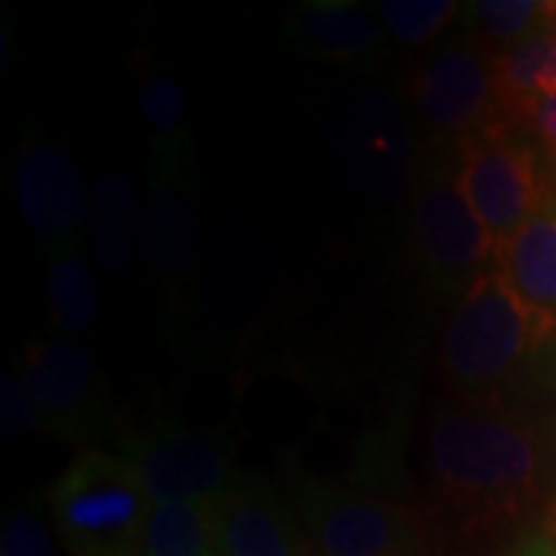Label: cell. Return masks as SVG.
Here are the masks:
<instances>
[{
  "label": "cell",
  "instance_id": "obj_17",
  "mask_svg": "<svg viewBox=\"0 0 556 556\" xmlns=\"http://www.w3.org/2000/svg\"><path fill=\"white\" fill-rule=\"evenodd\" d=\"M43 300L53 328L62 334H87L100 318V291L93 281V266L84 260L78 244L56 248L43 276Z\"/></svg>",
  "mask_w": 556,
  "mask_h": 556
},
{
  "label": "cell",
  "instance_id": "obj_1",
  "mask_svg": "<svg viewBox=\"0 0 556 556\" xmlns=\"http://www.w3.org/2000/svg\"><path fill=\"white\" fill-rule=\"evenodd\" d=\"M437 492L473 522L517 514L541 479V442L526 417L489 402L445 405L430 424Z\"/></svg>",
  "mask_w": 556,
  "mask_h": 556
},
{
  "label": "cell",
  "instance_id": "obj_2",
  "mask_svg": "<svg viewBox=\"0 0 556 556\" xmlns=\"http://www.w3.org/2000/svg\"><path fill=\"white\" fill-rule=\"evenodd\" d=\"M556 318L535 313L495 266L457 298L439 350L445 387L470 402L504 390L554 338Z\"/></svg>",
  "mask_w": 556,
  "mask_h": 556
},
{
  "label": "cell",
  "instance_id": "obj_4",
  "mask_svg": "<svg viewBox=\"0 0 556 556\" xmlns=\"http://www.w3.org/2000/svg\"><path fill=\"white\" fill-rule=\"evenodd\" d=\"M328 146L346 189L375 204H396L412 186V137L405 121L375 93H346L328 118Z\"/></svg>",
  "mask_w": 556,
  "mask_h": 556
},
{
  "label": "cell",
  "instance_id": "obj_29",
  "mask_svg": "<svg viewBox=\"0 0 556 556\" xmlns=\"http://www.w3.org/2000/svg\"><path fill=\"white\" fill-rule=\"evenodd\" d=\"M207 556H217V554H207Z\"/></svg>",
  "mask_w": 556,
  "mask_h": 556
},
{
  "label": "cell",
  "instance_id": "obj_3",
  "mask_svg": "<svg viewBox=\"0 0 556 556\" xmlns=\"http://www.w3.org/2000/svg\"><path fill=\"white\" fill-rule=\"evenodd\" d=\"M53 519L68 556H139L152 501L124 455L84 452L53 485Z\"/></svg>",
  "mask_w": 556,
  "mask_h": 556
},
{
  "label": "cell",
  "instance_id": "obj_14",
  "mask_svg": "<svg viewBox=\"0 0 556 556\" xmlns=\"http://www.w3.org/2000/svg\"><path fill=\"white\" fill-rule=\"evenodd\" d=\"M495 269L522 303L541 316L556 318V195L544 201L497 254Z\"/></svg>",
  "mask_w": 556,
  "mask_h": 556
},
{
  "label": "cell",
  "instance_id": "obj_9",
  "mask_svg": "<svg viewBox=\"0 0 556 556\" xmlns=\"http://www.w3.org/2000/svg\"><path fill=\"white\" fill-rule=\"evenodd\" d=\"M415 109L427 127L445 137L467 139L495 124L489 121L497 109L492 62L467 43H445L417 72Z\"/></svg>",
  "mask_w": 556,
  "mask_h": 556
},
{
  "label": "cell",
  "instance_id": "obj_27",
  "mask_svg": "<svg viewBox=\"0 0 556 556\" xmlns=\"http://www.w3.org/2000/svg\"><path fill=\"white\" fill-rule=\"evenodd\" d=\"M544 31L556 35V0L544 3Z\"/></svg>",
  "mask_w": 556,
  "mask_h": 556
},
{
  "label": "cell",
  "instance_id": "obj_19",
  "mask_svg": "<svg viewBox=\"0 0 556 556\" xmlns=\"http://www.w3.org/2000/svg\"><path fill=\"white\" fill-rule=\"evenodd\" d=\"M214 507H204V504H161V507H152L139 556L217 554Z\"/></svg>",
  "mask_w": 556,
  "mask_h": 556
},
{
  "label": "cell",
  "instance_id": "obj_28",
  "mask_svg": "<svg viewBox=\"0 0 556 556\" xmlns=\"http://www.w3.org/2000/svg\"><path fill=\"white\" fill-rule=\"evenodd\" d=\"M556 90V47H554V56H551V65H547V93Z\"/></svg>",
  "mask_w": 556,
  "mask_h": 556
},
{
  "label": "cell",
  "instance_id": "obj_11",
  "mask_svg": "<svg viewBox=\"0 0 556 556\" xmlns=\"http://www.w3.org/2000/svg\"><path fill=\"white\" fill-rule=\"evenodd\" d=\"M22 380L40 417L56 433H80L100 412L102 383L97 362L75 340L53 334L28 343Z\"/></svg>",
  "mask_w": 556,
  "mask_h": 556
},
{
  "label": "cell",
  "instance_id": "obj_13",
  "mask_svg": "<svg viewBox=\"0 0 556 556\" xmlns=\"http://www.w3.org/2000/svg\"><path fill=\"white\" fill-rule=\"evenodd\" d=\"M179 152L182 149L161 152L159 174L139 214V251L149 269L167 285L186 276L195 244V217L189 192L182 186Z\"/></svg>",
  "mask_w": 556,
  "mask_h": 556
},
{
  "label": "cell",
  "instance_id": "obj_5",
  "mask_svg": "<svg viewBox=\"0 0 556 556\" xmlns=\"http://www.w3.org/2000/svg\"><path fill=\"white\" fill-rule=\"evenodd\" d=\"M457 186L489 229L495 260L551 199L544 195L532 149L519 137H510L504 124H489L473 137L460 139Z\"/></svg>",
  "mask_w": 556,
  "mask_h": 556
},
{
  "label": "cell",
  "instance_id": "obj_20",
  "mask_svg": "<svg viewBox=\"0 0 556 556\" xmlns=\"http://www.w3.org/2000/svg\"><path fill=\"white\" fill-rule=\"evenodd\" d=\"M380 22L390 38L405 47H424L437 40L457 16L455 0H380Z\"/></svg>",
  "mask_w": 556,
  "mask_h": 556
},
{
  "label": "cell",
  "instance_id": "obj_21",
  "mask_svg": "<svg viewBox=\"0 0 556 556\" xmlns=\"http://www.w3.org/2000/svg\"><path fill=\"white\" fill-rule=\"evenodd\" d=\"M467 10L479 35L504 47H514L544 28V3L538 0H477Z\"/></svg>",
  "mask_w": 556,
  "mask_h": 556
},
{
  "label": "cell",
  "instance_id": "obj_26",
  "mask_svg": "<svg viewBox=\"0 0 556 556\" xmlns=\"http://www.w3.org/2000/svg\"><path fill=\"white\" fill-rule=\"evenodd\" d=\"M510 556H556V547L547 538H532V541H522Z\"/></svg>",
  "mask_w": 556,
  "mask_h": 556
},
{
  "label": "cell",
  "instance_id": "obj_22",
  "mask_svg": "<svg viewBox=\"0 0 556 556\" xmlns=\"http://www.w3.org/2000/svg\"><path fill=\"white\" fill-rule=\"evenodd\" d=\"M186 90L182 84L167 75L161 78H152L142 93H139V112H142V121L155 130V137L164 142V149H182L179 139H182V124H186Z\"/></svg>",
  "mask_w": 556,
  "mask_h": 556
},
{
  "label": "cell",
  "instance_id": "obj_10",
  "mask_svg": "<svg viewBox=\"0 0 556 556\" xmlns=\"http://www.w3.org/2000/svg\"><path fill=\"white\" fill-rule=\"evenodd\" d=\"M13 192L22 219L47 244L68 248L90 214V192L78 161L47 139H28L16 161Z\"/></svg>",
  "mask_w": 556,
  "mask_h": 556
},
{
  "label": "cell",
  "instance_id": "obj_16",
  "mask_svg": "<svg viewBox=\"0 0 556 556\" xmlns=\"http://www.w3.org/2000/svg\"><path fill=\"white\" fill-rule=\"evenodd\" d=\"M298 35L328 60H362L380 47L378 20L346 0H313L298 13Z\"/></svg>",
  "mask_w": 556,
  "mask_h": 556
},
{
  "label": "cell",
  "instance_id": "obj_18",
  "mask_svg": "<svg viewBox=\"0 0 556 556\" xmlns=\"http://www.w3.org/2000/svg\"><path fill=\"white\" fill-rule=\"evenodd\" d=\"M554 47L556 35L541 28L497 53L492 62V75H495V97L501 112L529 118L532 105L547 93V65L554 56Z\"/></svg>",
  "mask_w": 556,
  "mask_h": 556
},
{
  "label": "cell",
  "instance_id": "obj_15",
  "mask_svg": "<svg viewBox=\"0 0 556 556\" xmlns=\"http://www.w3.org/2000/svg\"><path fill=\"white\" fill-rule=\"evenodd\" d=\"M139 201L137 186L124 174H102L90 189L87 236L90 251L102 273L124 276L139 251Z\"/></svg>",
  "mask_w": 556,
  "mask_h": 556
},
{
  "label": "cell",
  "instance_id": "obj_6",
  "mask_svg": "<svg viewBox=\"0 0 556 556\" xmlns=\"http://www.w3.org/2000/svg\"><path fill=\"white\" fill-rule=\"evenodd\" d=\"M298 517L313 556H417L420 547L408 510L321 479L300 482Z\"/></svg>",
  "mask_w": 556,
  "mask_h": 556
},
{
  "label": "cell",
  "instance_id": "obj_12",
  "mask_svg": "<svg viewBox=\"0 0 556 556\" xmlns=\"http://www.w3.org/2000/svg\"><path fill=\"white\" fill-rule=\"evenodd\" d=\"M217 556H313L309 538L281 497L260 479H244L214 507Z\"/></svg>",
  "mask_w": 556,
  "mask_h": 556
},
{
  "label": "cell",
  "instance_id": "obj_25",
  "mask_svg": "<svg viewBox=\"0 0 556 556\" xmlns=\"http://www.w3.org/2000/svg\"><path fill=\"white\" fill-rule=\"evenodd\" d=\"M529 121L535 124V130L541 134V139H544L551 149H556V90L544 93V97L532 105Z\"/></svg>",
  "mask_w": 556,
  "mask_h": 556
},
{
  "label": "cell",
  "instance_id": "obj_8",
  "mask_svg": "<svg viewBox=\"0 0 556 556\" xmlns=\"http://www.w3.org/2000/svg\"><path fill=\"white\" fill-rule=\"evenodd\" d=\"M412 226L427 273L437 285L460 288V294L485 273V263L495 260L492 236L457 179L437 174L417 189Z\"/></svg>",
  "mask_w": 556,
  "mask_h": 556
},
{
  "label": "cell",
  "instance_id": "obj_24",
  "mask_svg": "<svg viewBox=\"0 0 556 556\" xmlns=\"http://www.w3.org/2000/svg\"><path fill=\"white\" fill-rule=\"evenodd\" d=\"M3 433L7 437H28V433H35L40 427H47L43 424V417H40L38 405H35V399L28 393V387H25V380L22 375L16 378H10V375H3Z\"/></svg>",
  "mask_w": 556,
  "mask_h": 556
},
{
  "label": "cell",
  "instance_id": "obj_7",
  "mask_svg": "<svg viewBox=\"0 0 556 556\" xmlns=\"http://www.w3.org/2000/svg\"><path fill=\"white\" fill-rule=\"evenodd\" d=\"M124 460L137 470L152 507L204 504L214 507L236 485L226 448L214 437L186 427H152L124 442Z\"/></svg>",
  "mask_w": 556,
  "mask_h": 556
},
{
  "label": "cell",
  "instance_id": "obj_23",
  "mask_svg": "<svg viewBox=\"0 0 556 556\" xmlns=\"http://www.w3.org/2000/svg\"><path fill=\"white\" fill-rule=\"evenodd\" d=\"M0 556H56L53 538L31 507H16L3 519Z\"/></svg>",
  "mask_w": 556,
  "mask_h": 556
}]
</instances>
